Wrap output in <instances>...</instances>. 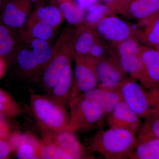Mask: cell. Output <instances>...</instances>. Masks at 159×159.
<instances>
[{"label":"cell","instance_id":"cell-36","mask_svg":"<svg viewBox=\"0 0 159 159\" xmlns=\"http://www.w3.org/2000/svg\"><path fill=\"white\" fill-rule=\"evenodd\" d=\"M106 3L107 5H108L110 7L112 5L114 0H103Z\"/></svg>","mask_w":159,"mask_h":159},{"label":"cell","instance_id":"cell-18","mask_svg":"<svg viewBox=\"0 0 159 159\" xmlns=\"http://www.w3.org/2000/svg\"><path fill=\"white\" fill-rule=\"evenodd\" d=\"M159 13V0H135L122 13L124 16L138 21L148 19Z\"/></svg>","mask_w":159,"mask_h":159},{"label":"cell","instance_id":"cell-37","mask_svg":"<svg viewBox=\"0 0 159 159\" xmlns=\"http://www.w3.org/2000/svg\"><path fill=\"white\" fill-rule=\"evenodd\" d=\"M152 112L155 113L159 115V109H156L152 111Z\"/></svg>","mask_w":159,"mask_h":159},{"label":"cell","instance_id":"cell-39","mask_svg":"<svg viewBox=\"0 0 159 159\" xmlns=\"http://www.w3.org/2000/svg\"><path fill=\"white\" fill-rule=\"evenodd\" d=\"M2 0H0V6H1V5H2Z\"/></svg>","mask_w":159,"mask_h":159},{"label":"cell","instance_id":"cell-27","mask_svg":"<svg viewBox=\"0 0 159 159\" xmlns=\"http://www.w3.org/2000/svg\"><path fill=\"white\" fill-rule=\"evenodd\" d=\"M112 55V45L99 37L91 47L87 56L97 62Z\"/></svg>","mask_w":159,"mask_h":159},{"label":"cell","instance_id":"cell-34","mask_svg":"<svg viewBox=\"0 0 159 159\" xmlns=\"http://www.w3.org/2000/svg\"><path fill=\"white\" fill-rule=\"evenodd\" d=\"M74 2L83 9H86L97 3L98 0H74Z\"/></svg>","mask_w":159,"mask_h":159},{"label":"cell","instance_id":"cell-29","mask_svg":"<svg viewBox=\"0 0 159 159\" xmlns=\"http://www.w3.org/2000/svg\"><path fill=\"white\" fill-rule=\"evenodd\" d=\"M52 28L45 23L39 21L32 28L31 34L35 39L47 41L53 35Z\"/></svg>","mask_w":159,"mask_h":159},{"label":"cell","instance_id":"cell-7","mask_svg":"<svg viewBox=\"0 0 159 159\" xmlns=\"http://www.w3.org/2000/svg\"><path fill=\"white\" fill-rule=\"evenodd\" d=\"M98 36L112 45L136 37L137 28L115 14L103 18L94 28Z\"/></svg>","mask_w":159,"mask_h":159},{"label":"cell","instance_id":"cell-24","mask_svg":"<svg viewBox=\"0 0 159 159\" xmlns=\"http://www.w3.org/2000/svg\"><path fill=\"white\" fill-rule=\"evenodd\" d=\"M39 157L43 159H72L55 142L46 138L41 142Z\"/></svg>","mask_w":159,"mask_h":159},{"label":"cell","instance_id":"cell-11","mask_svg":"<svg viewBox=\"0 0 159 159\" xmlns=\"http://www.w3.org/2000/svg\"><path fill=\"white\" fill-rule=\"evenodd\" d=\"M12 150L16 152L19 159H39L41 142L29 133L15 132L8 139Z\"/></svg>","mask_w":159,"mask_h":159},{"label":"cell","instance_id":"cell-12","mask_svg":"<svg viewBox=\"0 0 159 159\" xmlns=\"http://www.w3.org/2000/svg\"><path fill=\"white\" fill-rule=\"evenodd\" d=\"M43 136L55 142L72 159L89 158L85 147L73 132L65 129L56 133H43Z\"/></svg>","mask_w":159,"mask_h":159},{"label":"cell","instance_id":"cell-31","mask_svg":"<svg viewBox=\"0 0 159 159\" xmlns=\"http://www.w3.org/2000/svg\"><path fill=\"white\" fill-rule=\"evenodd\" d=\"M5 114L0 113V139L7 140L10 136V132L8 121Z\"/></svg>","mask_w":159,"mask_h":159},{"label":"cell","instance_id":"cell-1","mask_svg":"<svg viewBox=\"0 0 159 159\" xmlns=\"http://www.w3.org/2000/svg\"><path fill=\"white\" fill-rule=\"evenodd\" d=\"M136 134L130 129L110 127L95 134L90 141L89 148L105 159L129 158L135 147Z\"/></svg>","mask_w":159,"mask_h":159},{"label":"cell","instance_id":"cell-28","mask_svg":"<svg viewBox=\"0 0 159 159\" xmlns=\"http://www.w3.org/2000/svg\"><path fill=\"white\" fill-rule=\"evenodd\" d=\"M13 42L9 30L0 25V56H5L11 52Z\"/></svg>","mask_w":159,"mask_h":159},{"label":"cell","instance_id":"cell-20","mask_svg":"<svg viewBox=\"0 0 159 159\" xmlns=\"http://www.w3.org/2000/svg\"><path fill=\"white\" fill-rule=\"evenodd\" d=\"M83 95L96 101L107 116L113 110L115 107L122 100L119 90H108L97 87Z\"/></svg>","mask_w":159,"mask_h":159},{"label":"cell","instance_id":"cell-25","mask_svg":"<svg viewBox=\"0 0 159 159\" xmlns=\"http://www.w3.org/2000/svg\"><path fill=\"white\" fill-rule=\"evenodd\" d=\"M39 21L45 23L51 27L59 25L62 20V13L59 9L54 6H42L36 13Z\"/></svg>","mask_w":159,"mask_h":159},{"label":"cell","instance_id":"cell-16","mask_svg":"<svg viewBox=\"0 0 159 159\" xmlns=\"http://www.w3.org/2000/svg\"><path fill=\"white\" fill-rule=\"evenodd\" d=\"M136 37L140 43L155 48L159 45V13L146 19L139 21Z\"/></svg>","mask_w":159,"mask_h":159},{"label":"cell","instance_id":"cell-9","mask_svg":"<svg viewBox=\"0 0 159 159\" xmlns=\"http://www.w3.org/2000/svg\"><path fill=\"white\" fill-rule=\"evenodd\" d=\"M99 88L108 90H118L119 85L128 78L113 55L96 62Z\"/></svg>","mask_w":159,"mask_h":159},{"label":"cell","instance_id":"cell-21","mask_svg":"<svg viewBox=\"0 0 159 159\" xmlns=\"http://www.w3.org/2000/svg\"><path fill=\"white\" fill-rule=\"evenodd\" d=\"M99 37L93 28L85 25L80 27L74 35L75 55L87 56L91 47Z\"/></svg>","mask_w":159,"mask_h":159},{"label":"cell","instance_id":"cell-10","mask_svg":"<svg viewBox=\"0 0 159 159\" xmlns=\"http://www.w3.org/2000/svg\"><path fill=\"white\" fill-rule=\"evenodd\" d=\"M141 119L122 100L107 116L110 127L130 129L136 134L142 126Z\"/></svg>","mask_w":159,"mask_h":159},{"label":"cell","instance_id":"cell-38","mask_svg":"<svg viewBox=\"0 0 159 159\" xmlns=\"http://www.w3.org/2000/svg\"><path fill=\"white\" fill-rule=\"evenodd\" d=\"M154 48L156 49L157 51H158L159 52V45L156 48Z\"/></svg>","mask_w":159,"mask_h":159},{"label":"cell","instance_id":"cell-30","mask_svg":"<svg viewBox=\"0 0 159 159\" xmlns=\"http://www.w3.org/2000/svg\"><path fill=\"white\" fill-rule=\"evenodd\" d=\"M143 125L155 136L159 139V115L152 112L147 117Z\"/></svg>","mask_w":159,"mask_h":159},{"label":"cell","instance_id":"cell-23","mask_svg":"<svg viewBox=\"0 0 159 159\" xmlns=\"http://www.w3.org/2000/svg\"><path fill=\"white\" fill-rule=\"evenodd\" d=\"M85 10L83 21L85 25L93 29L103 18L109 15L115 14L107 4L103 5L97 3Z\"/></svg>","mask_w":159,"mask_h":159},{"label":"cell","instance_id":"cell-6","mask_svg":"<svg viewBox=\"0 0 159 159\" xmlns=\"http://www.w3.org/2000/svg\"><path fill=\"white\" fill-rule=\"evenodd\" d=\"M74 57L75 70L69 102L98 85L96 61L87 56Z\"/></svg>","mask_w":159,"mask_h":159},{"label":"cell","instance_id":"cell-5","mask_svg":"<svg viewBox=\"0 0 159 159\" xmlns=\"http://www.w3.org/2000/svg\"><path fill=\"white\" fill-rule=\"evenodd\" d=\"M119 90L122 100L141 118H147L153 110L150 93L130 77L119 84Z\"/></svg>","mask_w":159,"mask_h":159},{"label":"cell","instance_id":"cell-33","mask_svg":"<svg viewBox=\"0 0 159 159\" xmlns=\"http://www.w3.org/2000/svg\"><path fill=\"white\" fill-rule=\"evenodd\" d=\"M12 151L8 141L0 139V159L7 158Z\"/></svg>","mask_w":159,"mask_h":159},{"label":"cell","instance_id":"cell-32","mask_svg":"<svg viewBox=\"0 0 159 159\" xmlns=\"http://www.w3.org/2000/svg\"><path fill=\"white\" fill-rule=\"evenodd\" d=\"M134 1L135 0H114L110 8L114 13L122 14L128 5Z\"/></svg>","mask_w":159,"mask_h":159},{"label":"cell","instance_id":"cell-3","mask_svg":"<svg viewBox=\"0 0 159 159\" xmlns=\"http://www.w3.org/2000/svg\"><path fill=\"white\" fill-rule=\"evenodd\" d=\"M70 118L66 129L88 132L99 127L106 115L96 101L81 94L68 102Z\"/></svg>","mask_w":159,"mask_h":159},{"label":"cell","instance_id":"cell-2","mask_svg":"<svg viewBox=\"0 0 159 159\" xmlns=\"http://www.w3.org/2000/svg\"><path fill=\"white\" fill-rule=\"evenodd\" d=\"M30 108L43 133L54 134L66 129L68 123L66 107L48 96L31 92Z\"/></svg>","mask_w":159,"mask_h":159},{"label":"cell","instance_id":"cell-4","mask_svg":"<svg viewBox=\"0 0 159 159\" xmlns=\"http://www.w3.org/2000/svg\"><path fill=\"white\" fill-rule=\"evenodd\" d=\"M31 50L24 49L19 52L17 62L24 76L35 78L41 76L54 56V52L46 40L34 39Z\"/></svg>","mask_w":159,"mask_h":159},{"label":"cell","instance_id":"cell-19","mask_svg":"<svg viewBox=\"0 0 159 159\" xmlns=\"http://www.w3.org/2000/svg\"><path fill=\"white\" fill-rule=\"evenodd\" d=\"M29 0H17L6 5L2 19L6 25L13 28H19L25 22L27 19L26 8L29 6Z\"/></svg>","mask_w":159,"mask_h":159},{"label":"cell","instance_id":"cell-26","mask_svg":"<svg viewBox=\"0 0 159 159\" xmlns=\"http://www.w3.org/2000/svg\"><path fill=\"white\" fill-rule=\"evenodd\" d=\"M0 113L7 116L16 117L23 114L19 104L6 91L0 88Z\"/></svg>","mask_w":159,"mask_h":159},{"label":"cell","instance_id":"cell-17","mask_svg":"<svg viewBox=\"0 0 159 159\" xmlns=\"http://www.w3.org/2000/svg\"><path fill=\"white\" fill-rule=\"evenodd\" d=\"M139 52H131L119 56L113 55L121 68L129 77L139 81L142 85L145 82L144 66Z\"/></svg>","mask_w":159,"mask_h":159},{"label":"cell","instance_id":"cell-14","mask_svg":"<svg viewBox=\"0 0 159 159\" xmlns=\"http://www.w3.org/2000/svg\"><path fill=\"white\" fill-rule=\"evenodd\" d=\"M139 55L145 72L143 86L148 89L159 88V52L147 46L141 45Z\"/></svg>","mask_w":159,"mask_h":159},{"label":"cell","instance_id":"cell-22","mask_svg":"<svg viewBox=\"0 0 159 159\" xmlns=\"http://www.w3.org/2000/svg\"><path fill=\"white\" fill-rule=\"evenodd\" d=\"M59 9L69 24L78 25L83 22L85 9L78 6L74 0H60Z\"/></svg>","mask_w":159,"mask_h":159},{"label":"cell","instance_id":"cell-8","mask_svg":"<svg viewBox=\"0 0 159 159\" xmlns=\"http://www.w3.org/2000/svg\"><path fill=\"white\" fill-rule=\"evenodd\" d=\"M74 38L66 43L63 50L58 53L54 52V56L44 69L42 76V85L48 94L57 82L64 69L75 57Z\"/></svg>","mask_w":159,"mask_h":159},{"label":"cell","instance_id":"cell-15","mask_svg":"<svg viewBox=\"0 0 159 159\" xmlns=\"http://www.w3.org/2000/svg\"><path fill=\"white\" fill-rule=\"evenodd\" d=\"M73 82V71L70 63L64 69L48 96L55 102L66 107L68 103Z\"/></svg>","mask_w":159,"mask_h":159},{"label":"cell","instance_id":"cell-35","mask_svg":"<svg viewBox=\"0 0 159 159\" xmlns=\"http://www.w3.org/2000/svg\"><path fill=\"white\" fill-rule=\"evenodd\" d=\"M6 70V66L2 59L0 58V78L2 77Z\"/></svg>","mask_w":159,"mask_h":159},{"label":"cell","instance_id":"cell-13","mask_svg":"<svg viewBox=\"0 0 159 159\" xmlns=\"http://www.w3.org/2000/svg\"><path fill=\"white\" fill-rule=\"evenodd\" d=\"M138 133L135 147L129 158L159 159V139L143 125Z\"/></svg>","mask_w":159,"mask_h":159}]
</instances>
